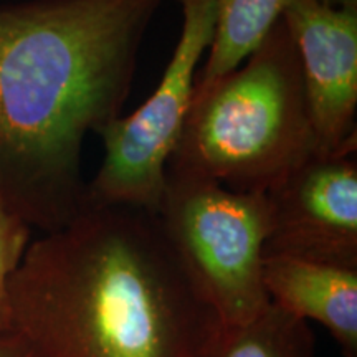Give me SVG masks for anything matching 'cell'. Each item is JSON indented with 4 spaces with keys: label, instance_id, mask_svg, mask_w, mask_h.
<instances>
[{
    "label": "cell",
    "instance_id": "3",
    "mask_svg": "<svg viewBox=\"0 0 357 357\" xmlns=\"http://www.w3.org/2000/svg\"><path fill=\"white\" fill-rule=\"evenodd\" d=\"M316 155L293 37L281 19L242 68L195 84L167 172L266 194Z\"/></svg>",
    "mask_w": 357,
    "mask_h": 357
},
{
    "label": "cell",
    "instance_id": "10",
    "mask_svg": "<svg viewBox=\"0 0 357 357\" xmlns=\"http://www.w3.org/2000/svg\"><path fill=\"white\" fill-rule=\"evenodd\" d=\"M197 357H316L314 334L271 303L248 323L220 326Z\"/></svg>",
    "mask_w": 357,
    "mask_h": 357
},
{
    "label": "cell",
    "instance_id": "4",
    "mask_svg": "<svg viewBox=\"0 0 357 357\" xmlns=\"http://www.w3.org/2000/svg\"><path fill=\"white\" fill-rule=\"evenodd\" d=\"M155 215L222 326L248 323L271 305L263 284V250L271 230L266 194L167 172Z\"/></svg>",
    "mask_w": 357,
    "mask_h": 357
},
{
    "label": "cell",
    "instance_id": "2",
    "mask_svg": "<svg viewBox=\"0 0 357 357\" xmlns=\"http://www.w3.org/2000/svg\"><path fill=\"white\" fill-rule=\"evenodd\" d=\"M8 296L37 357H197L222 326L158 215L124 205H88L30 242Z\"/></svg>",
    "mask_w": 357,
    "mask_h": 357
},
{
    "label": "cell",
    "instance_id": "5",
    "mask_svg": "<svg viewBox=\"0 0 357 357\" xmlns=\"http://www.w3.org/2000/svg\"><path fill=\"white\" fill-rule=\"evenodd\" d=\"M182 30L154 93L134 113L111 121L101 136L105 159L88 182V205H124L158 213L169 159L189 114L197 66L212 43L213 0H177Z\"/></svg>",
    "mask_w": 357,
    "mask_h": 357
},
{
    "label": "cell",
    "instance_id": "11",
    "mask_svg": "<svg viewBox=\"0 0 357 357\" xmlns=\"http://www.w3.org/2000/svg\"><path fill=\"white\" fill-rule=\"evenodd\" d=\"M30 229L0 197V336L12 333L8 288L30 245Z\"/></svg>",
    "mask_w": 357,
    "mask_h": 357
},
{
    "label": "cell",
    "instance_id": "6",
    "mask_svg": "<svg viewBox=\"0 0 357 357\" xmlns=\"http://www.w3.org/2000/svg\"><path fill=\"white\" fill-rule=\"evenodd\" d=\"M271 230L265 257L357 270V162L312 155L266 192Z\"/></svg>",
    "mask_w": 357,
    "mask_h": 357
},
{
    "label": "cell",
    "instance_id": "8",
    "mask_svg": "<svg viewBox=\"0 0 357 357\" xmlns=\"http://www.w3.org/2000/svg\"><path fill=\"white\" fill-rule=\"evenodd\" d=\"M263 284L273 305L323 324L344 357H357V270L265 257Z\"/></svg>",
    "mask_w": 357,
    "mask_h": 357
},
{
    "label": "cell",
    "instance_id": "13",
    "mask_svg": "<svg viewBox=\"0 0 357 357\" xmlns=\"http://www.w3.org/2000/svg\"><path fill=\"white\" fill-rule=\"evenodd\" d=\"M321 2L329 3V6H334V7L357 8V0H321Z\"/></svg>",
    "mask_w": 357,
    "mask_h": 357
},
{
    "label": "cell",
    "instance_id": "7",
    "mask_svg": "<svg viewBox=\"0 0 357 357\" xmlns=\"http://www.w3.org/2000/svg\"><path fill=\"white\" fill-rule=\"evenodd\" d=\"M283 20L300 56L316 155H354L357 8L291 0Z\"/></svg>",
    "mask_w": 357,
    "mask_h": 357
},
{
    "label": "cell",
    "instance_id": "9",
    "mask_svg": "<svg viewBox=\"0 0 357 357\" xmlns=\"http://www.w3.org/2000/svg\"><path fill=\"white\" fill-rule=\"evenodd\" d=\"M215 29L208 47L207 63L195 75V84L238 68L265 42L268 33L283 19L291 0H213Z\"/></svg>",
    "mask_w": 357,
    "mask_h": 357
},
{
    "label": "cell",
    "instance_id": "12",
    "mask_svg": "<svg viewBox=\"0 0 357 357\" xmlns=\"http://www.w3.org/2000/svg\"><path fill=\"white\" fill-rule=\"evenodd\" d=\"M0 357H37L32 347L15 331L0 336Z\"/></svg>",
    "mask_w": 357,
    "mask_h": 357
},
{
    "label": "cell",
    "instance_id": "1",
    "mask_svg": "<svg viewBox=\"0 0 357 357\" xmlns=\"http://www.w3.org/2000/svg\"><path fill=\"white\" fill-rule=\"evenodd\" d=\"M162 0L0 7V197L52 234L88 207L83 144L123 116Z\"/></svg>",
    "mask_w": 357,
    "mask_h": 357
}]
</instances>
